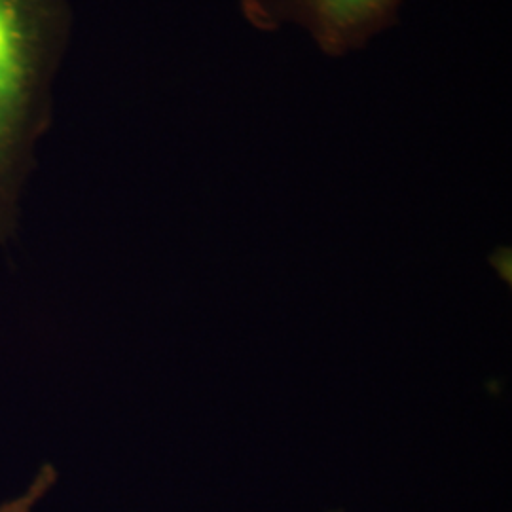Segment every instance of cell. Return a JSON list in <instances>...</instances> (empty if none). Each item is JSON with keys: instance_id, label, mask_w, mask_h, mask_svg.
Returning a JSON list of instances; mask_svg holds the SVG:
<instances>
[{"instance_id": "2", "label": "cell", "mask_w": 512, "mask_h": 512, "mask_svg": "<svg viewBox=\"0 0 512 512\" xmlns=\"http://www.w3.org/2000/svg\"><path fill=\"white\" fill-rule=\"evenodd\" d=\"M403 0H243V14L258 29L300 25L323 52L346 55L387 29Z\"/></svg>"}, {"instance_id": "3", "label": "cell", "mask_w": 512, "mask_h": 512, "mask_svg": "<svg viewBox=\"0 0 512 512\" xmlns=\"http://www.w3.org/2000/svg\"><path fill=\"white\" fill-rule=\"evenodd\" d=\"M57 482V471L54 465L46 463L40 471L37 478L33 480V484L27 488V492L19 495L16 499H10L6 503L0 505V512H31L37 507L38 501L48 494L54 484Z\"/></svg>"}, {"instance_id": "1", "label": "cell", "mask_w": 512, "mask_h": 512, "mask_svg": "<svg viewBox=\"0 0 512 512\" xmlns=\"http://www.w3.org/2000/svg\"><path fill=\"white\" fill-rule=\"evenodd\" d=\"M71 21L67 0H0V245L18 228L19 194L52 122Z\"/></svg>"}]
</instances>
